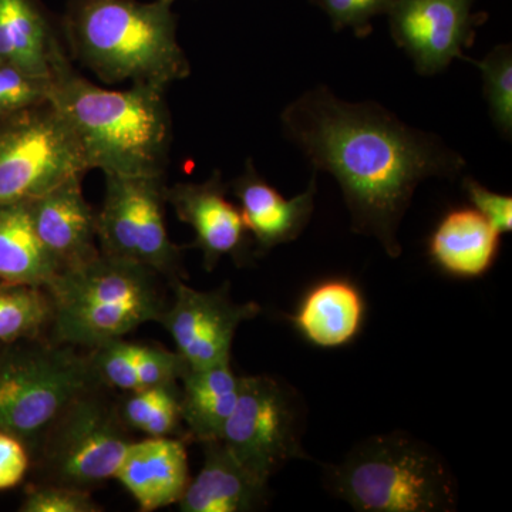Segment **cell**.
Wrapping results in <instances>:
<instances>
[{
    "label": "cell",
    "instance_id": "cell-1",
    "mask_svg": "<svg viewBox=\"0 0 512 512\" xmlns=\"http://www.w3.org/2000/svg\"><path fill=\"white\" fill-rule=\"evenodd\" d=\"M281 124L316 171L336 178L353 231L376 238L390 258L402 254L399 228L419 184L457 177L466 167L434 134L407 126L380 104L339 99L325 86L293 100Z\"/></svg>",
    "mask_w": 512,
    "mask_h": 512
},
{
    "label": "cell",
    "instance_id": "cell-2",
    "mask_svg": "<svg viewBox=\"0 0 512 512\" xmlns=\"http://www.w3.org/2000/svg\"><path fill=\"white\" fill-rule=\"evenodd\" d=\"M164 87L107 90L72 66L66 47L52 67L50 103L67 121L90 170L123 177H164L173 121Z\"/></svg>",
    "mask_w": 512,
    "mask_h": 512
},
{
    "label": "cell",
    "instance_id": "cell-3",
    "mask_svg": "<svg viewBox=\"0 0 512 512\" xmlns=\"http://www.w3.org/2000/svg\"><path fill=\"white\" fill-rule=\"evenodd\" d=\"M171 6L161 0H69L59 25L67 55L103 83L167 89L191 73Z\"/></svg>",
    "mask_w": 512,
    "mask_h": 512
},
{
    "label": "cell",
    "instance_id": "cell-4",
    "mask_svg": "<svg viewBox=\"0 0 512 512\" xmlns=\"http://www.w3.org/2000/svg\"><path fill=\"white\" fill-rule=\"evenodd\" d=\"M158 278L147 266L101 252L59 272L46 286L53 305L49 339L94 350L148 322L160 323L168 303Z\"/></svg>",
    "mask_w": 512,
    "mask_h": 512
},
{
    "label": "cell",
    "instance_id": "cell-5",
    "mask_svg": "<svg viewBox=\"0 0 512 512\" xmlns=\"http://www.w3.org/2000/svg\"><path fill=\"white\" fill-rule=\"evenodd\" d=\"M325 484L360 512H450L458 505L447 461L402 431L360 441L342 463L326 467Z\"/></svg>",
    "mask_w": 512,
    "mask_h": 512
},
{
    "label": "cell",
    "instance_id": "cell-6",
    "mask_svg": "<svg viewBox=\"0 0 512 512\" xmlns=\"http://www.w3.org/2000/svg\"><path fill=\"white\" fill-rule=\"evenodd\" d=\"M90 355L45 338L0 349V431L30 453L47 427L80 394L100 386Z\"/></svg>",
    "mask_w": 512,
    "mask_h": 512
},
{
    "label": "cell",
    "instance_id": "cell-7",
    "mask_svg": "<svg viewBox=\"0 0 512 512\" xmlns=\"http://www.w3.org/2000/svg\"><path fill=\"white\" fill-rule=\"evenodd\" d=\"M119 412L87 390L60 413L32 453H39L47 483L92 491L116 478L131 441Z\"/></svg>",
    "mask_w": 512,
    "mask_h": 512
},
{
    "label": "cell",
    "instance_id": "cell-8",
    "mask_svg": "<svg viewBox=\"0 0 512 512\" xmlns=\"http://www.w3.org/2000/svg\"><path fill=\"white\" fill-rule=\"evenodd\" d=\"M87 171L79 141L50 101L0 119V205L35 200Z\"/></svg>",
    "mask_w": 512,
    "mask_h": 512
},
{
    "label": "cell",
    "instance_id": "cell-9",
    "mask_svg": "<svg viewBox=\"0 0 512 512\" xmlns=\"http://www.w3.org/2000/svg\"><path fill=\"white\" fill-rule=\"evenodd\" d=\"M165 187L164 177L106 174L97 241L101 254L147 266L173 282L183 279V254L165 227Z\"/></svg>",
    "mask_w": 512,
    "mask_h": 512
},
{
    "label": "cell",
    "instance_id": "cell-10",
    "mask_svg": "<svg viewBox=\"0 0 512 512\" xmlns=\"http://www.w3.org/2000/svg\"><path fill=\"white\" fill-rule=\"evenodd\" d=\"M221 441L249 473L269 483L289 461L308 458L298 396L271 376L239 377L237 406Z\"/></svg>",
    "mask_w": 512,
    "mask_h": 512
},
{
    "label": "cell",
    "instance_id": "cell-11",
    "mask_svg": "<svg viewBox=\"0 0 512 512\" xmlns=\"http://www.w3.org/2000/svg\"><path fill=\"white\" fill-rule=\"evenodd\" d=\"M173 302L160 323L175 343V352L188 369L231 363L232 343L241 323L256 318L258 303L232 301L228 284L214 291H198L183 279L170 282Z\"/></svg>",
    "mask_w": 512,
    "mask_h": 512
},
{
    "label": "cell",
    "instance_id": "cell-12",
    "mask_svg": "<svg viewBox=\"0 0 512 512\" xmlns=\"http://www.w3.org/2000/svg\"><path fill=\"white\" fill-rule=\"evenodd\" d=\"M474 0H394L387 10L396 45L423 76L444 72L474 45L487 13L473 12Z\"/></svg>",
    "mask_w": 512,
    "mask_h": 512
},
{
    "label": "cell",
    "instance_id": "cell-13",
    "mask_svg": "<svg viewBox=\"0 0 512 512\" xmlns=\"http://www.w3.org/2000/svg\"><path fill=\"white\" fill-rule=\"evenodd\" d=\"M228 185L215 171L204 183H178L165 187V201L174 208L178 220L190 225L194 247L202 252L204 268L214 271L224 256L238 265L251 256L252 237L241 211L227 198Z\"/></svg>",
    "mask_w": 512,
    "mask_h": 512
},
{
    "label": "cell",
    "instance_id": "cell-14",
    "mask_svg": "<svg viewBox=\"0 0 512 512\" xmlns=\"http://www.w3.org/2000/svg\"><path fill=\"white\" fill-rule=\"evenodd\" d=\"M84 174L69 178L29 201L33 227L59 272L100 255L97 212L84 197Z\"/></svg>",
    "mask_w": 512,
    "mask_h": 512
},
{
    "label": "cell",
    "instance_id": "cell-15",
    "mask_svg": "<svg viewBox=\"0 0 512 512\" xmlns=\"http://www.w3.org/2000/svg\"><path fill=\"white\" fill-rule=\"evenodd\" d=\"M239 202L252 241L259 254H266L278 245L295 241L308 227L315 210L316 175L305 192L286 200L247 161L244 173L231 185Z\"/></svg>",
    "mask_w": 512,
    "mask_h": 512
},
{
    "label": "cell",
    "instance_id": "cell-16",
    "mask_svg": "<svg viewBox=\"0 0 512 512\" xmlns=\"http://www.w3.org/2000/svg\"><path fill=\"white\" fill-rule=\"evenodd\" d=\"M116 478L140 511L177 505L191 480L187 447L178 437L131 441Z\"/></svg>",
    "mask_w": 512,
    "mask_h": 512
},
{
    "label": "cell",
    "instance_id": "cell-17",
    "mask_svg": "<svg viewBox=\"0 0 512 512\" xmlns=\"http://www.w3.org/2000/svg\"><path fill=\"white\" fill-rule=\"evenodd\" d=\"M204 464L178 501L181 512H254L268 505L269 483L232 456L221 440L204 441Z\"/></svg>",
    "mask_w": 512,
    "mask_h": 512
},
{
    "label": "cell",
    "instance_id": "cell-18",
    "mask_svg": "<svg viewBox=\"0 0 512 512\" xmlns=\"http://www.w3.org/2000/svg\"><path fill=\"white\" fill-rule=\"evenodd\" d=\"M63 49L60 26L40 0H0V63L52 77Z\"/></svg>",
    "mask_w": 512,
    "mask_h": 512
},
{
    "label": "cell",
    "instance_id": "cell-19",
    "mask_svg": "<svg viewBox=\"0 0 512 512\" xmlns=\"http://www.w3.org/2000/svg\"><path fill=\"white\" fill-rule=\"evenodd\" d=\"M500 234L474 208L448 212L430 238V255L447 274L480 278L497 259Z\"/></svg>",
    "mask_w": 512,
    "mask_h": 512
},
{
    "label": "cell",
    "instance_id": "cell-20",
    "mask_svg": "<svg viewBox=\"0 0 512 512\" xmlns=\"http://www.w3.org/2000/svg\"><path fill=\"white\" fill-rule=\"evenodd\" d=\"M365 303L348 281H326L305 296L292 316L296 329L312 345L323 349L342 348L362 328Z\"/></svg>",
    "mask_w": 512,
    "mask_h": 512
},
{
    "label": "cell",
    "instance_id": "cell-21",
    "mask_svg": "<svg viewBox=\"0 0 512 512\" xmlns=\"http://www.w3.org/2000/svg\"><path fill=\"white\" fill-rule=\"evenodd\" d=\"M180 382L181 417L188 437L198 443L221 440L239 394V377L231 363L187 369Z\"/></svg>",
    "mask_w": 512,
    "mask_h": 512
},
{
    "label": "cell",
    "instance_id": "cell-22",
    "mask_svg": "<svg viewBox=\"0 0 512 512\" xmlns=\"http://www.w3.org/2000/svg\"><path fill=\"white\" fill-rule=\"evenodd\" d=\"M56 275L33 227L29 202L0 205V282L46 288Z\"/></svg>",
    "mask_w": 512,
    "mask_h": 512
},
{
    "label": "cell",
    "instance_id": "cell-23",
    "mask_svg": "<svg viewBox=\"0 0 512 512\" xmlns=\"http://www.w3.org/2000/svg\"><path fill=\"white\" fill-rule=\"evenodd\" d=\"M53 305L46 288L0 282V343L45 336L52 325Z\"/></svg>",
    "mask_w": 512,
    "mask_h": 512
},
{
    "label": "cell",
    "instance_id": "cell-24",
    "mask_svg": "<svg viewBox=\"0 0 512 512\" xmlns=\"http://www.w3.org/2000/svg\"><path fill=\"white\" fill-rule=\"evenodd\" d=\"M127 393L119 410L127 427L141 431L147 437H177L180 434L183 417L178 383Z\"/></svg>",
    "mask_w": 512,
    "mask_h": 512
},
{
    "label": "cell",
    "instance_id": "cell-25",
    "mask_svg": "<svg viewBox=\"0 0 512 512\" xmlns=\"http://www.w3.org/2000/svg\"><path fill=\"white\" fill-rule=\"evenodd\" d=\"M484 80L485 99L495 127L510 138L512 133V50L510 45L495 47L485 59L476 62Z\"/></svg>",
    "mask_w": 512,
    "mask_h": 512
},
{
    "label": "cell",
    "instance_id": "cell-26",
    "mask_svg": "<svg viewBox=\"0 0 512 512\" xmlns=\"http://www.w3.org/2000/svg\"><path fill=\"white\" fill-rule=\"evenodd\" d=\"M52 77L0 63V119L49 103Z\"/></svg>",
    "mask_w": 512,
    "mask_h": 512
},
{
    "label": "cell",
    "instance_id": "cell-27",
    "mask_svg": "<svg viewBox=\"0 0 512 512\" xmlns=\"http://www.w3.org/2000/svg\"><path fill=\"white\" fill-rule=\"evenodd\" d=\"M19 511L22 512H100L90 491L60 484H40L29 488Z\"/></svg>",
    "mask_w": 512,
    "mask_h": 512
},
{
    "label": "cell",
    "instance_id": "cell-28",
    "mask_svg": "<svg viewBox=\"0 0 512 512\" xmlns=\"http://www.w3.org/2000/svg\"><path fill=\"white\" fill-rule=\"evenodd\" d=\"M328 13L335 30L352 28L357 37L372 33V19L387 13L394 0H312Z\"/></svg>",
    "mask_w": 512,
    "mask_h": 512
},
{
    "label": "cell",
    "instance_id": "cell-29",
    "mask_svg": "<svg viewBox=\"0 0 512 512\" xmlns=\"http://www.w3.org/2000/svg\"><path fill=\"white\" fill-rule=\"evenodd\" d=\"M464 190L468 200L474 205V210L490 222L498 234L511 232L512 229V198L487 190L473 178H464Z\"/></svg>",
    "mask_w": 512,
    "mask_h": 512
},
{
    "label": "cell",
    "instance_id": "cell-30",
    "mask_svg": "<svg viewBox=\"0 0 512 512\" xmlns=\"http://www.w3.org/2000/svg\"><path fill=\"white\" fill-rule=\"evenodd\" d=\"M30 468V451L12 434L0 431V491L10 490L25 480Z\"/></svg>",
    "mask_w": 512,
    "mask_h": 512
},
{
    "label": "cell",
    "instance_id": "cell-31",
    "mask_svg": "<svg viewBox=\"0 0 512 512\" xmlns=\"http://www.w3.org/2000/svg\"><path fill=\"white\" fill-rule=\"evenodd\" d=\"M161 2L168 3V5H173L175 0H161Z\"/></svg>",
    "mask_w": 512,
    "mask_h": 512
},
{
    "label": "cell",
    "instance_id": "cell-32",
    "mask_svg": "<svg viewBox=\"0 0 512 512\" xmlns=\"http://www.w3.org/2000/svg\"><path fill=\"white\" fill-rule=\"evenodd\" d=\"M2 346H3L2 343H0V349H2Z\"/></svg>",
    "mask_w": 512,
    "mask_h": 512
}]
</instances>
